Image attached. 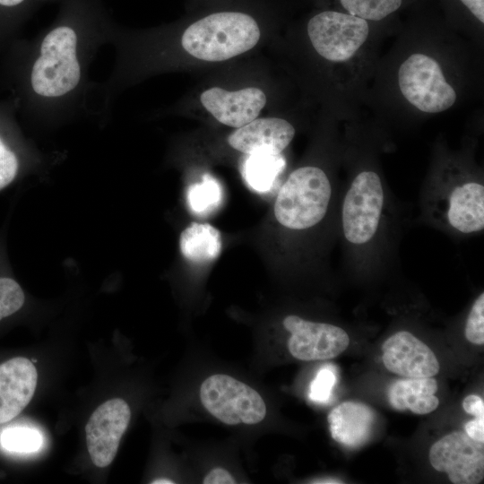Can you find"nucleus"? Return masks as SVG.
Wrapping results in <instances>:
<instances>
[{"label": "nucleus", "instance_id": "22", "mask_svg": "<svg viewBox=\"0 0 484 484\" xmlns=\"http://www.w3.org/2000/svg\"><path fill=\"white\" fill-rule=\"evenodd\" d=\"M348 13L366 21H380L402 4V0H340Z\"/></svg>", "mask_w": 484, "mask_h": 484}, {"label": "nucleus", "instance_id": "2", "mask_svg": "<svg viewBox=\"0 0 484 484\" xmlns=\"http://www.w3.org/2000/svg\"><path fill=\"white\" fill-rule=\"evenodd\" d=\"M261 30L246 13H212L190 24L181 36V45L192 56L209 62L230 59L252 49Z\"/></svg>", "mask_w": 484, "mask_h": 484}, {"label": "nucleus", "instance_id": "32", "mask_svg": "<svg viewBox=\"0 0 484 484\" xmlns=\"http://www.w3.org/2000/svg\"><path fill=\"white\" fill-rule=\"evenodd\" d=\"M313 483H342V481H339L338 480H335V479H323V480L313 481Z\"/></svg>", "mask_w": 484, "mask_h": 484}, {"label": "nucleus", "instance_id": "8", "mask_svg": "<svg viewBox=\"0 0 484 484\" xmlns=\"http://www.w3.org/2000/svg\"><path fill=\"white\" fill-rule=\"evenodd\" d=\"M431 465L446 472L452 483L478 484L484 478V444L457 430L444 436L429 449Z\"/></svg>", "mask_w": 484, "mask_h": 484}, {"label": "nucleus", "instance_id": "4", "mask_svg": "<svg viewBox=\"0 0 484 484\" xmlns=\"http://www.w3.org/2000/svg\"><path fill=\"white\" fill-rule=\"evenodd\" d=\"M385 204L380 177L372 170L359 172L343 198L341 225L345 239L354 246L369 243L376 236Z\"/></svg>", "mask_w": 484, "mask_h": 484}, {"label": "nucleus", "instance_id": "11", "mask_svg": "<svg viewBox=\"0 0 484 484\" xmlns=\"http://www.w3.org/2000/svg\"><path fill=\"white\" fill-rule=\"evenodd\" d=\"M385 367L406 378L431 377L439 371V362L430 348L407 331L390 336L382 346Z\"/></svg>", "mask_w": 484, "mask_h": 484}, {"label": "nucleus", "instance_id": "23", "mask_svg": "<svg viewBox=\"0 0 484 484\" xmlns=\"http://www.w3.org/2000/svg\"><path fill=\"white\" fill-rule=\"evenodd\" d=\"M0 441L2 446L8 451L30 453L39 448L41 436L35 429L13 427L4 429Z\"/></svg>", "mask_w": 484, "mask_h": 484}, {"label": "nucleus", "instance_id": "14", "mask_svg": "<svg viewBox=\"0 0 484 484\" xmlns=\"http://www.w3.org/2000/svg\"><path fill=\"white\" fill-rule=\"evenodd\" d=\"M294 126L283 118H255L228 136L233 149L247 154L278 155L290 143Z\"/></svg>", "mask_w": 484, "mask_h": 484}, {"label": "nucleus", "instance_id": "24", "mask_svg": "<svg viewBox=\"0 0 484 484\" xmlns=\"http://www.w3.org/2000/svg\"><path fill=\"white\" fill-rule=\"evenodd\" d=\"M21 170L19 151L0 134V191L14 182Z\"/></svg>", "mask_w": 484, "mask_h": 484}, {"label": "nucleus", "instance_id": "15", "mask_svg": "<svg viewBox=\"0 0 484 484\" xmlns=\"http://www.w3.org/2000/svg\"><path fill=\"white\" fill-rule=\"evenodd\" d=\"M447 224L462 234H473L484 229V186L465 181L449 190L445 203Z\"/></svg>", "mask_w": 484, "mask_h": 484}, {"label": "nucleus", "instance_id": "30", "mask_svg": "<svg viewBox=\"0 0 484 484\" xmlns=\"http://www.w3.org/2000/svg\"><path fill=\"white\" fill-rule=\"evenodd\" d=\"M464 432L473 440L484 443V419L475 418L464 425Z\"/></svg>", "mask_w": 484, "mask_h": 484}, {"label": "nucleus", "instance_id": "29", "mask_svg": "<svg viewBox=\"0 0 484 484\" xmlns=\"http://www.w3.org/2000/svg\"><path fill=\"white\" fill-rule=\"evenodd\" d=\"M463 410L475 416V418L484 419V402L483 399L476 394L466 396L462 402Z\"/></svg>", "mask_w": 484, "mask_h": 484}, {"label": "nucleus", "instance_id": "18", "mask_svg": "<svg viewBox=\"0 0 484 484\" xmlns=\"http://www.w3.org/2000/svg\"><path fill=\"white\" fill-rule=\"evenodd\" d=\"M179 247L184 257L190 262H212L221 251L220 233L208 223L192 222L182 231Z\"/></svg>", "mask_w": 484, "mask_h": 484}, {"label": "nucleus", "instance_id": "31", "mask_svg": "<svg viewBox=\"0 0 484 484\" xmlns=\"http://www.w3.org/2000/svg\"><path fill=\"white\" fill-rule=\"evenodd\" d=\"M481 22H484V0H460Z\"/></svg>", "mask_w": 484, "mask_h": 484}, {"label": "nucleus", "instance_id": "3", "mask_svg": "<svg viewBox=\"0 0 484 484\" xmlns=\"http://www.w3.org/2000/svg\"><path fill=\"white\" fill-rule=\"evenodd\" d=\"M332 186L325 172L317 167L295 169L279 190L274 203L277 221L290 229L314 227L325 216Z\"/></svg>", "mask_w": 484, "mask_h": 484}, {"label": "nucleus", "instance_id": "16", "mask_svg": "<svg viewBox=\"0 0 484 484\" xmlns=\"http://www.w3.org/2000/svg\"><path fill=\"white\" fill-rule=\"evenodd\" d=\"M327 419L332 437L344 446L356 448L371 437L376 414L365 403L344 402L331 411Z\"/></svg>", "mask_w": 484, "mask_h": 484}, {"label": "nucleus", "instance_id": "13", "mask_svg": "<svg viewBox=\"0 0 484 484\" xmlns=\"http://www.w3.org/2000/svg\"><path fill=\"white\" fill-rule=\"evenodd\" d=\"M38 382V372L25 357L0 363V425L15 419L30 403Z\"/></svg>", "mask_w": 484, "mask_h": 484}, {"label": "nucleus", "instance_id": "6", "mask_svg": "<svg viewBox=\"0 0 484 484\" xmlns=\"http://www.w3.org/2000/svg\"><path fill=\"white\" fill-rule=\"evenodd\" d=\"M398 82L403 97L426 113L445 111L456 99L438 63L424 54H413L401 65Z\"/></svg>", "mask_w": 484, "mask_h": 484}, {"label": "nucleus", "instance_id": "26", "mask_svg": "<svg viewBox=\"0 0 484 484\" xmlns=\"http://www.w3.org/2000/svg\"><path fill=\"white\" fill-rule=\"evenodd\" d=\"M336 384L335 371L326 365L322 367L311 382L309 388V397L316 402H327L331 395L333 386Z\"/></svg>", "mask_w": 484, "mask_h": 484}, {"label": "nucleus", "instance_id": "25", "mask_svg": "<svg viewBox=\"0 0 484 484\" xmlns=\"http://www.w3.org/2000/svg\"><path fill=\"white\" fill-rule=\"evenodd\" d=\"M466 339L474 344L484 343V293L474 301L466 320L464 329Z\"/></svg>", "mask_w": 484, "mask_h": 484}, {"label": "nucleus", "instance_id": "17", "mask_svg": "<svg viewBox=\"0 0 484 484\" xmlns=\"http://www.w3.org/2000/svg\"><path fill=\"white\" fill-rule=\"evenodd\" d=\"M437 383L435 378H404L393 382L388 388L387 397L393 408L410 410L415 414H428L435 411L439 400L435 395Z\"/></svg>", "mask_w": 484, "mask_h": 484}, {"label": "nucleus", "instance_id": "12", "mask_svg": "<svg viewBox=\"0 0 484 484\" xmlns=\"http://www.w3.org/2000/svg\"><path fill=\"white\" fill-rule=\"evenodd\" d=\"M200 101L220 123L238 128L258 117L266 104V95L256 87L234 91L212 87L201 93Z\"/></svg>", "mask_w": 484, "mask_h": 484}, {"label": "nucleus", "instance_id": "21", "mask_svg": "<svg viewBox=\"0 0 484 484\" xmlns=\"http://www.w3.org/2000/svg\"><path fill=\"white\" fill-rule=\"evenodd\" d=\"M0 245V323L16 315L25 304V293L19 282L8 272Z\"/></svg>", "mask_w": 484, "mask_h": 484}, {"label": "nucleus", "instance_id": "10", "mask_svg": "<svg viewBox=\"0 0 484 484\" xmlns=\"http://www.w3.org/2000/svg\"><path fill=\"white\" fill-rule=\"evenodd\" d=\"M130 419V407L120 398L103 402L91 415L85 427L86 442L97 467L104 468L112 462Z\"/></svg>", "mask_w": 484, "mask_h": 484}, {"label": "nucleus", "instance_id": "1", "mask_svg": "<svg viewBox=\"0 0 484 484\" xmlns=\"http://www.w3.org/2000/svg\"><path fill=\"white\" fill-rule=\"evenodd\" d=\"M114 24L101 0H65L51 25L39 34L28 87L39 118L81 112L90 90L88 72L97 49L109 42Z\"/></svg>", "mask_w": 484, "mask_h": 484}, {"label": "nucleus", "instance_id": "7", "mask_svg": "<svg viewBox=\"0 0 484 484\" xmlns=\"http://www.w3.org/2000/svg\"><path fill=\"white\" fill-rule=\"evenodd\" d=\"M307 35L315 51L332 62L350 59L367 40V22L350 13L323 11L307 23Z\"/></svg>", "mask_w": 484, "mask_h": 484}, {"label": "nucleus", "instance_id": "33", "mask_svg": "<svg viewBox=\"0 0 484 484\" xmlns=\"http://www.w3.org/2000/svg\"><path fill=\"white\" fill-rule=\"evenodd\" d=\"M152 484H173L174 481L171 480H155L151 481Z\"/></svg>", "mask_w": 484, "mask_h": 484}, {"label": "nucleus", "instance_id": "27", "mask_svg": "<svg viewBox=\"0 0 484 484\" xmlns=\"http://www.w3.org/2000/svg\"><path fill=\"white\" fill-rule=\"evenodd\" d=\"M35 0H0V18L24 15L30 11Z\"/></svg>", "mask_w": 484, "mask_h": 484}, {"label": "nucleus", "instance_id": "19", "mask_svg": "<svg viewBox=\"0 0 484 484\" xmlns=\"http://www.w3.org/2000/svg\"><path fill=\"white\" fill-rule=\"evenodd\" d=\"M284 165L281 154H251L243 164L242 175L253 191L264 194L272 189Z\"/></svg>", "mask_w": 484, "mask_h": 484}, {"label": "nucleus", "instance_id": "20", "mask_svg": "<svg viewBox=\"0 0 484 484\" xmlns=\"http://www.w3.org/2000/svg\"><path fill=\"white\" fill-rule=\"evenodd\" d=\"M220 183L206 174L200 182L191 185L186 190V203L191 212L206 216L218 209L222 201Z\"/></svg>", "mask_w": 484, "mask_h": 484}, {"label": "nucleus", "instance_id": "28", "mask_svg": "<svg viewBox=\"0 0 484 484\" xmlns=\"http://www.w3.org/2000/svg\"><path fill=\"white\" fill-rule=\"evenodd\" d=\"M203 484H234L235 478L225 469L216 467L212 469L203 478Z\"/></svg>", "mask_w": 484, "mask_h": 484}, {"label": "nucleus", "instance_id": "9", "mask_svg": "<svg viewBox=\"0 0 484 484\" xmlns=\"http://www.w3.org/2000/svg\"><path fill=\"white\" fill-rule=\"evenodd\" d=\"M283 326L290 333L289 351L300 360L333 359L343 352L350 344L347 333L333 324L312 322L290 315L284 318Z\"/></svg>", "mask_w": 484, "mask_h": 484}, {"label": "nucleus", "instance_id": "5", "mask_svg": "<svg viewBox=\"0 0 484 484\" xmlns=\"http://www.w3.org/2000/svg\"><path fill=\"white\" fill-rule=\"evenodd\" d=\"M200 400L210 414L227 425H254L266 415L262 396L251 386L225 374L212 375L202 383Z\"/></svg>", "mask_w": 484, "mask_h": 484}]
</instances>
